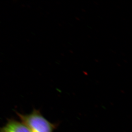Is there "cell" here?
Returning a JSON list of instances; mask_svg holds the SVG:
<instances>
[{"label": "cell", "instance_id": "cell-1", "mask_svg": "<svg viewBox=\"0 0 132 132\" xmlns=\"http://www.w3.org/2000/svg\"><path fill=\"white\" fill-rule=\"evenodd\" d=\"M21 122L30 132H53L55 125L45 118L39 110H34L28 114L17 113Z\"/></svg>", "mask_w": 132, "mask_h": 132}, {"label": "cell", "instance_id": "cell-2", "mask_svg": "<svg viewBox=\"0 0 132 132\" xmlns=\"http://www.w3.org/2000/svg\"><path fill=\"white\" fill-rule=\"evenodd\" d=\"M0 132H30L22 122L13 119L8 120L6 125L0 128Z\"/></svg>", "mask_w": 132, "mask_h": 132}]
</instances>
